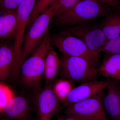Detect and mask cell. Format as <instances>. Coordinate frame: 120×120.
I'll list each match as a JSON object with an SVG mask.
<instances>
[{
  "label": "cell",
  "mask_w": 120,
  "mask_h": 120,
  "mask_svg": "<svg viewBox=\"0 0 120 120\" xmlns=\"http://www.w3.org/2000/svg\"><path fill=\"white\" fill-rule=\"evenodd\" d=\"M52 49L51 37L48 30L40 44L22 65L21 81L26 87L34 90L41 89L44 78L46 57L49 51Z\"/></svg>",
  "instance_id": "obj_1"
},
{
  "label": "cell",
  "mask_w": 120,
  "mask_h": 120,
  "mask_svg": "<svg viewBox=\"0 0 120 120\" xmlns=\"http://www.w3.org/2000/svg\"><path fill=\"white\" fill-rule=\"evenodd\" d=\"M116 8L91 0H82L55 16V24L59 27H68L86 23L98 17H105Z\"/></svg>",
  "instance_id": "obj_2"
},
{
  "label": "cell",
  "mask_w": 120,
  "mask_h": 120,
  "mask_svg": "<svg viewBox=\"0 0 120 120\" xmlns=\"http://www.w3.org/2000/svg\"><path fill=\"white\" fill-rule=\"evenodd\" d=\"M57 0L37 17L25 34L22 48V65L39 45L48 31L52 18L56 16L59 9Z\"/></svg>",
  "instance_id": "obj_3"
},
{
  "label": "cell",
  "mask_w": 120,
  "mask_h": 120,
  "mask_svg": "<svg viewBox=\"0 0 120 120\" xmlns=\"http://www.w3.org/2000/svg\"><path fill=\"white\" fill-rule=\"evenodd\" d=\"M60 60L58 73L62 79L82 83L96 80V67L86 59L64 54Z\"/></svg>",
  "instance_id": "obj_4"
},
{
  "label": "cell",
  "mask_w": 120,
  "mask_h": 120,
  "mask_svg": "<svg viewBox=\"0 0 120 120\" xmlns=\"http://www.w3.org/2000/svg\"><path fill=\"white\" fill-rule=\"evenodd\" d=\"M51 40L52 45L64 54L84 58L95 67L99 64L98 55L91 51L81 39L68 32L64 31L54 34Z\"/></svg>",
  "instance_id": "obj_5"
},
{
  "label": "cell",
  "mask_w": 120,
  "mask_h": 120,
  "mask_svg": "<svg viewBox=\"0 0 120 120\" xmlns=\"http://www.w3.org/2000/svg\"><path fill=\"white\" fill-rule=\"evenodd\" d=\"M105 94L103 90L89 98L71 104L65 113L80 120H109L103 105Z\"/></svg>",
  "instance_id": "obj_6"
},
{
  "label": "cell",
  "mask_w": 120,
  "mask_h": 120,
  "mask_svg": "<svg viewBox=\"0 0 120 120\" xmlns=\"http://www.w3.org/2000/svg\"><path fill=\"white\" fill-rule=\"evenodd\" d=\"M36 4V0H22L16 10L17 26L13 43L15 54L13 72L16 75H18L21 69L22 48L26 30Z\"/></svg>",
  "instance_id": "obj_7"
},
{
  "label": "cell",
  "mask_w": 120,
  "mask_h": 120,
  "mask_svg": "<svg viewBox=\"0 0 120 120\" xmlns=\"http://www.w3.org/2000/svg\"><path fill=\"white\" fill-rule=\"evenodd\" d=\"M65 31L80 39L89 49L98 55L107 41L101 24H83L66 27Z\"/></svg>",
  "instance_id": "obj_8"
},
{
  "label": "cell",
  "mask_w": 120,
  "mask_h": 120,
  "mask_svg": "<svg viewBox=\"0 0 120 120\" xmlns=\"http://www.w3.org/2000/svg\"><path fill=\"white\" fill-rule=\"evenodd\" d=\"M35 102L39 120H51L61 109L60 102L53 92L52 83L46 84L44 88L39 90Z\"/></svg>",
  "instance_id": "obj_9"
},
{
  "label": "cell",
  "mask_w": 120,
  "mask_h": 120,
  "mask_svg": "<svg viewBox=\"0 0 120 120\" xmlns=\"http://www.w3.org/2000/svg\"><path fill=\"white\" fill-rule=\"evenodd\" d=\"M112 81L108 79L99 81L95 80L81 84L71 91L63 107H67L71 104L94 96L105 90Z\"/></svg>",
  "instance_id": "obj_10"
},
{
  "label": "cell",
  "mask_w": 120,
  "mask_h": 120,
  "mask_svg": "<svg viewBox=\"0 0 120 120\" xmlns=\"http://www.w3.org/2000/svg\"><path fill=\"white\" fill-rule=\"evenodd\" d=\"M106 88L103 99L105 111L112 120H120V86L113 80Z\"/></svg>",
  "instance_id": "obj_11"
},
{
  "label": "cell",
  "mask_w": 120,
  "mask_h": 120,
  "mask_svg": "<svg viewBox=\"0 0 120 120\" xmlns=\"http://www.w3.org/2000/svg\"><path fill=\"white\" fill-rule=\"evenodd\" d=\"M3 112L8 120H25L29 112L28 101L23 97L15 96Z\"/></svg>",
  "instance_id": "obj_12"
},
{
  "label": "cell",
  "mask_w": 120,
  "mask_h": 120,
  "mask_svg": "<svg viewBox=\"0 0 120 120\" xmlns=\"http://www.w3.org/2000/svg\"><path fill=\"white\" fill-rule=\"evenodd\" d=\"M15 54L13 45H0V82H4L11 76L14 66Z\"/></svg>",
  "instance_id": "obj_13"
},
{
  "label": "cell",
  "mask_w": 120,
  "mask_h": 120,
  "mask_svg": "<svg viewBox=\"0 0 120 120\" xmlns=\"http://www.w3.org/2000/svg\"><path fill=\"white\" fill-rule=\"evenodd\" d=\"M98 73L108 79L120 80V54H106Z\"/></svg>",
  "instance_id": "obj_14"
},
{
  "label": "cell",
  "mask_w": 120,
  "mask_h": 120,
  "mask_svg": "<svg viewBox=\"0 0 120 120\" xmlns=\"http://www.w3.org/2000/svg\"><path fill=\"white\" fill-rule=\"evenodd\" d=\"M17 26L16 11L0 16V41H14Z\"/></svg>",
  "instance_id": "obj_15"
},
{
  "label": "cell",
  "mask_w": 120,
  "mask_h": 120,
  "mask_svg": "<svg viewBox=\"0 0 120 120\" xmlns=\"http://www.w3.org/2000/svg\"><path fill=\"white\" fill-rule=\"evenodd\" d=\"M101 24L107 41L120 35V13L116 7L115 10L105 16Z\"/></svg>",
  "instance_id": "obj_16"
},
{
  "label": "cell",
  "mask_w": 120,
  "mask_h": 120,
  "mask_svg": "<svg viewBox=\"0 0 120 120\" xmlns=\"http://www.w3.org/2000/svg\"><path fill=\"white\" fill-rule=\"evenodd\" d=\"M60 60L53 49L49 51L46 57L44 78L46 84L52 83L58 73Z\"/></svg>",
  "instance_id": "obj_17"
},
{
  "label": "cell",
  "mask_w": 120,
  "mask_h": 120,
  "mask_svg": "<svg viewBox=\"0 0 120 120\" xmlns=\"http://www.w3.org/2000/svg\"><path fill=\"white\" fill-rule=\"evenodd\" d=\"M74 83L68 80L62 79L57 80L52 85L54 92L62 105L66 102L69 94L75 88Z\"/></svg>",
  "instance_id": "obj_18"
},
{
  "label": "cell",
  "mask_w": 120,
  "mask_h": 120,
  "mask_svg": "<svg viewBox=\"0 0 120 120\" xmlns=\"http://www.w3.org/2000/svg\"><path fill=\"white\" fill-rule=\"evenodd\" d=\"M55 0H37L35 7L29 19L27 26H29L35 20L50 7Z\"/></svg>",
  "instance_id": "obj_19"
},
{
  "label": "cell",
  "mask_w": 120,
  "mask_h": 120,
  "mask_svg": "<svg viewBox=\"0 0 120 120\" xmlns=\"http://www.w3.org/2000/svg\"><path fill=\"white\" fill-rule=\"evenodd\" d=\"M15 95L12 90L8 86L0 83V112H3Z\"/></svg>",
  "instance_id": "obj_20"
},
{
  "label": "cell",
  "mask_w": 120,
  "mask_h": 120,
  "mask_svg": "<svg viewBox=\"0 0 120 120\" xmlns=\"http://www.w3.org/2000/svg\"><path fill=\"white\" fill-rule=\"evenodd\" d=\"M106 54H120V35L108 41L100 51Z\"/></svg>",
  "instance_id": "obj_21"
},
{
  "label": "cell",
  "mask_w": 120,
  "mask_h": 120,
  "mask_svg": "<svg viewBox=\"0 0 120 120\" xmlns=\"http://www.w3.org/2000/svg\"><path fill=\"white\" fill-rule=\"evenodd\" d=\"M22 0H4L0 4V13L2 14L16 11Z\"/></svg>",
  "instance_id": "obj_22"
},
{
  "label": "cell",
  "mask_w": 120,
  "mask_h": 120,
  "mask_svg": "<svg viewBox=\"0 0 120 120\" xmlns=\"http://www.w3.org/2000/svg\"><path fill=\"white\" fill-rule=\"evenodd\" d=\"M59 8L56 16L59 15L82 0H57Z\"/></svg>",
  "instance_id": "obj_23"
},
{
  "label": "cell",
  "mask_w": 120,
  "mask_h": 120,
  "mask_svg": "<svg viewBox=\"0 0 120 120\" xmlns=\"http://www.w3.org/2000/svg\"><path fill=\"white\" fill-rule=\"evenodd\" d=\"M98 4L104 5L112 8H116L120 2L117 0H91Z\"/></svg>",
  "instance_id": "obj_24"
},
{
  "label": "cell",
  "mask_w": 120,
  "mask_h": 120,
  "mask_svg": "<svg viewBox=\"0 0 120 120\" xmlns=\"http://www.w3.org/2000/svg\"><path fill=\"white\" fill-rule=\"evenodd\" d=\"M65 116L61 117V120H80L73 116L66 115Z\"/></svg>",
  "instance_id": "obj_25"
},
{
  "label": "cell",
  "mask_w": 120,
  "mask_h": 120,
  "mask_svg": "<svg viewBox=\"0 0 120 120\" xmlns=\"http://www.w3.org/2000/svg\"><path fill=\"white\" fill-rule=\"evenodd\" d=\"M116 8L117 9V10L119 11V12H120V2L119 3L118 6L116 7Z\"/></svg>",
  "instance_id": "obj_26"
},
{
  "label": "cell",
  "mask_w": 120,
  "mask_h": 120,
  "mask_svg": "<svg viewBox=\"0 0 120 120\" xmlns=\"http://www.w3.org/2000/svg\"><path fill=\"white\" fill-rule=\"evenodd\" d=\"M57 120H61V117H59V118H58V119Z\"/></svg>",
  "instance_id": "obj_27"
},
{
  "label": "cell",
  "mask_w": 120,
  "mask_h": 120,
  "mask_svg": "<svg viewBox=\"0 0 120 120\" xmlns=\"http://www.w3.org/2000/svg\"><path fill=\"white\" fill-rule=\"evenodd\" d=\"M3 0H0V3H1Z\"/></svg>",
  "instance_id": "obj_28"
},
{
  "label": "cell",
  "mask_w": 120,
  "mask_h": 120,
  "mask_svg": "<svg viewBox=\"0 0 120 120\" xmlns=\"http://www.w3.org/2000/svg\"><path fill=\"white\" fill-rule=\"evenodd\" d=\"M118 2H120V0H117Z\"/></svg>",
  "instance_id": "obj_29"
},
{
  "label": "cell",
  "mask_w": 120,
  "mask_h": 120,
  "mask_svg": "<svg viewBox=\"0 0 120 120\" xmlns=\"http://www.w3.org/2000/svg\"></svg>",
  "instance_id": "obj_30"
}]
</instances>
